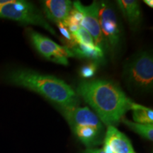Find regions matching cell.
<instances>
[{
    "instance_id": "11",
    "label": "cell",
    "mask_w": 153,
    "mask_h": 153,
    "mask_svg": "<svg viewBox=\"0 0 153 153\" xmlns=\"http://www.w3.org/2000/svg\"><path fill=\"white\" fill-rule=\"evenodd\" d=\"M118 7L133 30L138 27L141 21V9L136 0H118Z\"/></svg>"
},
{
    "instance_id": "17",
    "label": "cell",
    "mask_w": 153,
    "mask_h": 153,
    "mask_svg": "<svg viewBox=\"0 0 153 153\" xmlns=\"http://www.w3.org/2000/svg\"><path fill=\"white\" fill-rule=\"evenodd\" d=\"M84 153H105L103 149H97V148H88L86 150Z\"/></svg>"
},
{
    "instance_id": "5",
    "label": "cell",
    "mask_w": 153,
    "mask_h": 153,
    "mask_svg": "<svg viewBox=\"0 0 153 153\" xmlns=\"http://www.w3.org/2000/svg\"><path fill=\"white\" fill-rule=\"evenodd\" d=\"M0 18L10 19L24 24L39 26L53 35H56L55 30L50 26L41 11L29 1L0 0Z\"/></svg>"
},
{
    "instance_id": "10",
    "label": "cell",
    "mask_w": 153,
    "mask_h": 153,
    "mask_svg": "<svg viewBox=\"0 0 153 153\" xmlns=\"http://www.w3.org/2000/svg\"><path fill=\"white\" fill-rule=\"evenodd\" d=\"M45 18L57 24L68 19L73 9V3L70 0H46L42 1Z\"/></svg>"
},
{
    "instance_id": "9",
    "label": "cell",
    "mask_w": 153,
    "mask_h": 153,
    "mask_svg": "<svg viewBox=\"0 0 153 153\" xmlns=\"http://www.w3.org/2000/svg\"><path fill=\"white\" fill-rule=\"evenodd\" d=\"M105 153H135L130 140L115 126H108L104 137Z\"/></svg>"
},
{
    "instance_id": "3",
    "label": "cell",
    "mask_w": 153,
    "mask_h": 153,
    "mask_svg": "<svg viewBox=\"0 0 153 153\" xmlns=\"http://www.w3.org/2000/svg\"><path fill=\"white\" fill-rule=\"evenodd\" d=\"M76 138L87 146L93 148L102 143L104 135L103 123L87 106H76L62 111Z\"/></svg>"
},
{
    "instance_id": "8",
    "label": "cell",
    "mask_w": 153,
    "mask_h": 153,
    "mask_svg": "<svg viewBox=\"0 0 153 153\" xmlns=\"http://www.w3.org/2000/svg\"><path fill=\"white\" fill-rule=\"evenodd\" d=\"M73 8L81 13L82 16L81 27L89 32L96 46L103 50L104 41L99 21L98 1H93L90 5L85 6L79 1H74Z\"/></svg>"
},
{
    "instance_id": "18",
    "label": "cell",
    "mask_w": 153,
    "mask_h": 153,
    "mask_svg": "<svg viewBox=\"0 0 153 153\" xmlns=\"http://www.w3.org/2000/svg\"><path fill=\"white\" fill-rule=\"evenodd\" d=\"M144 3L146 4L147 5H148L149 7L152 8L153 7V1L152 0H144Z\"/></svg>"
},
{
    "instance_id": "1",
    "label": "cell",
    "mask_w": 153,
    "mask_h": 153,
    "mask_svg": "<svg viewBox=\"0 0 153 153\" xmlns=\"http://www.w3.org/2000/svg\"><path fill=\"white\" fill-rule=\"evenodd\" d=\"M76 94L94 110L101 123L107 127L119 123L135 103L116 84L106 79L82 81L77 85Z\"/></svg>"
},
{
    "instance_id": "16",
    "label": "cell",
    "mask_w": 153,
    "mask_h": 153,
    "mask_svg": "<svg viewBox=\"0 0 153 153\" xmlns=\"http://www.w3.org/2000/svg\"><path fill=\"white\" fill-rule=\"evenodd\" d=\"M98 63L93 62L82 66L79 70V74L84 78H90L94 75L97 70Z\"/></svg>"
},
{
    "instance_id": "12",
    "label": "cell",
    "mask_w": 153,
    "mask_h": 153,
    "mask_svg": "<svg viewBox=\"0 0 153 153\" xmlns=\"http://www.w3.org/2000/svg\"><path fill=\"white\" fill-rule=\"evenodd\" d=\"M70 51L74 55L94 60V62L101 60L104 54V51L95 45L75 44Z\"/></svg>"
},
{
    "instance_id": "13",
    "label": "cell",
    "mask_w": 153,
    "mask_h": 153,
    "mask_svg": "<svg viewBox=\"0 0 153 153\" xmlns=\"http://www.w3.org/2000/svg\"><path fill=\"white\" fill-rule=\"evenodd\" d=\"M131 111L135 123L142 124H152L153 111L143 105L134 103Z\"/></svg>"
},
{
    "instance_id": "4",
    "label": "cell",
    "mask_w": 153,
    "mask_h": 153,
    "mask_svg": "<svg viewBox=\"0 0 153 153\" xmlns=\"http://www.w3.org/2000/svg\"><path fill=\"white\" fill-rule=\"evenodd\" d=\"M122 77L126 86L137 92H150L153 88V58L152 53L141 51L125 63Z\"/></svg>"
},
{
    "instance_id": "14",
    "label": "cell",
    "mask_w": 153,
    "mask_h": 153,
    "mask_svg": "<svg viewBox=\"0 0 153 153\" xmlns=\"http://www.w3.org/2000/svg\"><path fill=\"white\" fill-rule=\"evenodd\" d=\"M121 121L127 126L130 129L143 137V138L152 141L153 140V125L152 124H142L132 122L123 118Z\"/></svg>"
},
{
    "instance_id": "6",
    "label": "cell",
    "mask_w": 153,
    "mask_h": 153,
    "mask_svg": "<svg viewBox=\"0 0 153 153\" xmlns=\"http://www.w3.org/2000/svg\"><path fill=\"white\" fill-rule=\"evenodd\" d=\"M26 33L30 43L36 51L47 60L57 64L68 65L69 57L74 55L65 46L58 45L46 36L38 33L31 28H28Z\"/></svg>"
},
{
    "instance_id": "7",
    "label": "cell",
    "mask_w": 153,
    "mask_h": 153,
    "mask_svg": "<svg viewBox=\"0 0 153 153\" xmlns=\"http://www.w3.org/2000/svg\"><path fill=\"white\" fill-rule=\"evenodd\" d=\"M99 24L104 44L116 49L120 39V30L114 9L110 4L98 1Z\"/></svg>"
},
{
    "instance_id": "15",
    "label": "cell",
    "mask_w": 153,
    "mask_h": 153,
    "mask_svg": "<svg viewBox=\"0 0 153 153\" xmlns=\"http://www.w3.org/2000/svg\"><path fill=\"white\" fill-rule=\"evenodd\" d=\"M72 34L75 44L95 45L91 36L89 34V32L82 27L79 28L75 32H74Z\"/></svg>"
},
{
    "instance_id": "2",
    "label": "cell",
    "mask_w": 153,
    "mask_h": 153,
    "mask_svg": "<svg viewBox=\"0 0 153 153\" xmlns=\"http://www.w3.org/2000/svg\"><path fill=\"white\" fill-rule=\"evenodd\" d=\"M7 83L39 94L58 106L61 111L78 106L79 97L65 82L55 76L26 68H15L4 75Z\"/></svg>"
}]
</instances>
